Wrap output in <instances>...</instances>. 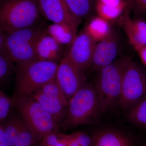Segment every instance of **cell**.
<instances>
[{
	"instance_id": "cell-15",
	"label": "cell",
	"mask_w": 146,
	"mask_h": 146,
	"mask_svg": "<svg viewBox=\"0 0 146 146\" xmlns=\"http://www.w3.org/2000/svg\"><path fill=\"white\" fill-rule=\"evenodd\" d=\"M31 96L51 115L59 125L63 123L67 115L68 103L38 91L35 92Z\"/></svg>"
},
{
	"instance_id": "cell-22",
	"label": "cell",
	"mask_w": 146,
	"mask_h": 146,
	"mask_svg": "<svg viewBox=\"0 0 146 146\" xmlns=\"http://www.w3.org/2000/svg\"><path fill=\"white\" fill-rule=\"evenodd\" d=\"M58 136L66 146H92V136L83 131H76L70 134L59 132Z\"/></svg>"
},
{
	"instance_id": "cell-9",
	"label": "cell",
	"mask_w": 146,
	"mask_h": 146,
	"mask_svg": "<svg viewBox=\"0 0 146 146\" xmlns=\"http://www.w3.org/2000/svg\"><path fill=\"white\" fill-rule=\"evenodd\" d=\"M41 14L53 23L64 24L76 33L81 21L73 15L64 0H37Z\"/></svg>"
},
{
	"instance_id": "cell-34",
	"label": "cell",
	"mask_w": 146,
	"mask_h": 146,
	"mask_svg": "<svg viewBox=\"0 0 146 146\" xmlns=\"http://www.w3.org/2000/svg\"><path fill=\"white\" fill-rule=\"evenodd\" d=\"M144 146H146V142L144 143Z\"/></svg>"
},
{
	"instance_id": "cell-10",
	"label": "cell",
	"mask_w": 146,
	"mask_h": 146,
	"mask_svg": "<svg viewBox=\"0 0 146 146\" xmlns=\"http://www.w3.org/2000/svg\"><path fill=\"white\" fill-rule=\"evenodd\" d=\"M68 54L69 59L83 70L91 67L96 41L85 29L76 35Z\"/></svg>"
},
{
	"instance_id": "cell-7",
	"label": "cell",
	"mask_w": 146,
	"mask_h": 146,
	"mask_svg": "<svg viewBox=\"0 0 146 146\" xmlns=\"http://www.w3.org/2000/svg\"><path fill=\"white\" fill-rule=\"evenodd\" d=\"M146 95V75L141 67L129 58L123 74L118 105L127 110Z\"/></svg>"
},
{
	"instance_id": "cell-13",
	"label": "cell",
	"mask_w": 146,
	"mask_h": 146,
	"mask_svg": "<svg viewBox=\"0 0 146 146\" xmlns=\"http://www.w3.org/2000/svg\"><path fill=\"white\" fill-rule=\"evenodd\" d=\"M91 136L92 146H138L133 136L114 129H102Z\"/></svg>"
},
{
	"instance_id": "cell-3",
	"label": "cell",
	"mask_w": 146,
	"mask_h": 146,
	"mask_svg": "<svg viewBox=\"0 0 146 146\" xmlns=\"http://www.w3.org/2000/svg\"><path fill=\"white\" fill-rule=\"evenodd\" d=\"M12 107L30 128L37 143L50 133L59 132V125L51 115L32 96L11 98Z\"/></svg>"
},
{
	"instance_id": "cell-19",
	"label": "cell",
	"mask_w": 146,
	"mask_h": 146,
	"mask_svg": "<svg viewBox=\"0 0 146 146\" xmlns=\"http://www.w3.org/2000/svg\"><path fill=\"white\" fill-rule=\"evenodd\" d=\"M72 13L77 19H82L91 15L98 0H64Z\"/></svg>"
},
{
	"instance_id": "cell-26",
	"label": "cell",
	"mask_w": 146,
	"mask_h": 146,
	"mask_svg": "<svg viewBox=\"0 0 146 146\" xmlns=\"http://www.w3.org/2000/svg\"><path fill=\"white\" fill-rule=\"evenodd\" d=\"M12 108L11 98L0 90V124L7 117Z\"/></svg>"
},
{
	"instance_id": "cell-11",
	"label": "cell",
	"mask_w": 146,
	"mask_h": 146,
	"mask_svg": "<svg viewBox=\"0 0 146 146\" xmlns=\"http://www.w3.org/2000/svg\"><path fill=\"white\" fill-rule=\"evenodd\" d=\"M119 39L117 34L111 31L105 38L96 44L91 67L98 72L113 63L117 55Z\"/></svg>"
},
{
	"instance_id": "cell-24",
	"label": "cell",
	"mask_w": 146,
	"mask_h": 146,
	"mask_svg": "<svg viewBox=\"0 0 146 146\" xmlns=\"http://www.w3.org/2000/svg\"><path fill=\"white\" fill-rule=\"evenodd\" d=\"M36 91H40L47 96L56 98L64 102L68 103V100L60 89L55 78L45 84Z\"/></svg>"
},
{
	"instance_id": "cell-36",
	"label": "cell",
	"mask_w": 146,
	"mask_h": 146,
	"mask_svg": "<svg viewBox=\"0 0 146 146\" xmlns=\"http://www.w3.org/2000/svg\"><path fill=\"white\" fill-rule=\"evenodd\" d=\"M4 1H5V0H4Z\"/></svg>"
},
{
	"instance_id": "cell-12",
	"label": "cell",
	"mask_w": 146,
	"mask_h": 146,
	"mask_svg": "<svg viewBox=\"0 0 146 146\" xmlns=\"http://www.w3.org/2000/svg\"><path fill=\"white\" fill-rule=\"evenodd\" d=\"M131 12L130 7L125 1L120 22L129 42L137 50L146 46V23L142 18H131Z\"/></svg>"
},
{
	"instance_id": "cell-16",
	"label": "cell",
	"mask_w": 146,
	"mask_h": 146,
	"mask_svg": "<svg viewBox=\"0 0 146 146\" xmlns=\"http://www.w3.org/2000/svg\"><path fill=\"white\" fill-rule=\"evenodd\" d=\"M22 117L12 107L10 113L1 123L8 146H14L21 127Z\"/></svg>"
},
{
	"instance_id": "cell-23",
	"label": "cell",
	"mask_w": 146,
	"mask_h": 146,
	"mask_svg": "<svg viewBox=\"0 0 146 146\" xmlns=\"http://www.w3.org/2000/svg\"><path fill=\"white\" fill-rule=\"evenodd\" d=\"M37 143L32 131L22 119L20 130L14 146H31Z\"/></svg>"
},
{
	"instance_id": "cell-1",
	"label": "cell",
	"mask_w": 146,
	"mask_h": 146,
	"mask_svg": "<svg viewBox=\"0 0 146 146\" xmlns=\"http://www.w3.org/2000/svg\"><path fill=\"white\" fill-rule=\"evenodd\" d=\"M46 28L39 22L31 27L5 33L4 55L18 67L36 61V42Z\"/></svg>"
},
{
	"instance_id": "cell-21",
	"label": "cell",
	"mask_w": 146,
	"mask_h": 146,
	"mask_svg": "<svg viewBox=\"0 0 146 146\" xmlns=\"http://www.w3.org/2000/svg\"><path fill=\"white\" fill-rule=\"evenodd\" d=\"M125 5V1L119 5L114 6L97 1L96 9L100 17L107 20H114L121 16Z\"/></svg>"
},
{
	"instance_id": "cell-4",
	"label": "cell",
	"mask_w": 146,
	"mask_h": 146,
	"mask_svg": "<svg viewBox=\"0 0 146 146\" xmlns=\"http://www.w3.org/2000/svg\"><path fill=\"white\" fill-rule=\"evenodd\" d=\"M37 0H5L0 5V30L4 33L39 23Z\"/></svg>"
},
{
	"instance_id": "cell-27",
	"label": "cell",
	"mask_w": 146,
	"mask_h": 146,
	"mask_svg": "<svg viewBox=\"0 0 146 146\" xmlns=\"http://www.w3.org/2000/svg\"><path fill=\"white\" fill-rule=\"evenodd\" d=\"M135 18L146 16V0H125Z\"/></svg>"
},
{
	"instance_id": "cell-20",
	"label": "cell",
	"mask_w": 146,
	"mask_h": 146,
	"mask_svg": "<svg viewBox=\"0 0 146 146\" xmlns=\"http://www.w3.org/2000/svg\"><path fill=\"white\" fill-rule=\"evenodd\" d=\"M85 30L96 42L104 39L111 31L108 21L100 16L93 18Z\"/></svg>"
},
{
	"instance_id": "cell-8",
	"label": "cell",
	"mask_w": 146,
	"mask_h": 146,
	"mask_svg": "<svg viewBox=\"0 0 146 146\" xmlns=\"http://www.w3.org/2000/svg\"><path fill=\"white\" fill-rule=\"evenodd\" d=\"M55 79L68 101L86 83L84 71L66 55L58 64Z\"/></svg>"
},
{
	"instance_id": "cell-33",
	"label": "cell",
	"mask_w": 146,
	"mask_h": 146,
	"mask_svg": "<svg viewBox=\"0 0 146 146\" xmlns=\"http://www.w3.org/2000/svg\"><path fill=\"white\" fill-rule=\"evenodd\" d=\"M4 0H0V5H1V3Z\"/></svg>"
},
{
	"instance_id": "cell-18",
	"label": "cell",
	"mask_w": 146,
	"mask_h": 146,
	"mask_svg": "<svg viewBox=\"0 0 146 146\" xmlns=\"http://www.w3.org/2000/svg\"><path fill=\"white\" fill-rule=\"evenodd\" d=\"M127 117L133 125L146 129V95L127 110Z\"/></svg>"
},
{
	"instance_id": "cell-29",
	"label": "cell",
	"mask_w": 146,
	"mask_h": 146,
	"mask_svg": "<svg viewBox=\"0 0 146 146\" xmlns=\"http://www.w3.org/2000/svg\"><path fill=\"white\" fill-rule=\"evenodd\" d=\"M0 146H8L2 126L0 124Z\"/></svg>"
},
{
	"instance_id": "cell-2",
	"label": "cell",
	"mask_w": 146,
	"mask_h": 146,
	"mask_svg": "<svg viewBox=\"0 0 146 146\" xmlns=\"http://www.w3.org/2000/svg\"><path fill=\"white\" fill-rule=\"evenodd\" d=\"M101 113L95 85L86 83L69 100L66 118L60 126L64 130H70L80 125L94 123Z\"/></svg>"
},
{
	"instance_id": "cell-30",
	"label": "cell",
	"mask_w": 146,
	"mask_h": 146,
	"mask_svg": "<svg viewBox=\"0 0 146 146\" xmlns=\"http://www.w3.org/2000/svg\"><path fill=\"white\" fill-rule=\"evenodd\" d=\"M98 1L110 5L117 6L123 2L125 0H98Z\"/></svg>"
},
{
	"instance_id": "cell-32",
	"label": "cell",
	"mask_w": 146,
	"mask_h": 146,
	"mask_svg": "<svg viewBox=\"0 0 146 146\" xmlns=\"http://www.w3.org/2000/svg\"><path fill=\"white\" fill-rule=\"evenodd\" d=\"M59 141H58V142L57 143H56L54 144V145H41V144L39 143L38 145H39V146H66L65 143L62 141V139L59 137Z\"/></svg>"
},
{
	"instance_id": "cell-35",
	"label": "cell",
	"mask_w": 146,
	"mask_h": 146,
	"mask_svg": "<svg viewBox=\"0 0 146 146\" xmlns=\"http://www.w3.org/2000/svg\"><path fill=\"white\" fill-rule=\"evenodd\" d=\"M39 146V145H37V146Z\"/></svg>"
},
{
	"instance_id": "cell-17",
	"label": "cell",
	"mask_w": 146,
	"mask_h": 146,
	"mask_svg": "<svg viewBox=\"0 0 146 146\" xmlns=\"http://www.w3.org/2000/svg\"><path fill=\"white\" fill-rule=\"evenodd\" d=\"M46 31L62 45L72 44L77 35V33L64 24L52 23L46 27Z\"/></svg>"
},
{
	"instance_id": "cell-5",
	"label": "cell",
	"mask_w": 146,
	"mask_h": 146,
	"mask_svg": "<svg viewBox=\"0 0 146 146\" xmlns=\"http://www.w3.org/2000/svg\"><path fill=\"white\" fill-rule=\"evenodd\" d=\"M129 58L115 60L98 72L96 83L102 112L118 104L121 95L123 74Z\"/></svg>"
},
{
	"instance_id": "cell-14",
	"label": "cell",
	"mask_w": 146,
	"mask_h": 146,
	"mask_svg": "<svg viewBox=\"0 0 146 146\" xmlns=\"http://www.w3.org/2000/svg\"><path fill=\"white\" fill-rule=\"evenodd\" d=\"M61 45L48 34L45 29L39 36L36 43L37 60L57 62L62 55Z\"/></svg>"
},
{
	"instance_id": "cell-6",
	"label": "cell",
	"mask_w": 146,
	"mask_h": 146,
	"mask_svg": "<svg viewBox=\"0 0 146 146\" xmlns=\"http://www.w3.org/2000/svg\"><path fill=\"white\" fill-rule=\"evenodd\" d=\"M58 65L54 61L37 60L18 67L13 95L31 96L41 86L55 78Z\"/></svg>"
},
{
	"instance_id": "cell-31",
	"label": "cell",
	"mask_w": 146,
	"mask_h": 146,
	"mask_svg": "<svg viewBox=\"0 0 146 146\" xmlns=\"http://www.w3.org/2000/svg\"><path fill=\"white\" fill-rule=\"evenodd\" d=\"M5 33L0 30V54L3 55V44Z\"/></svg>"
},
{
	"instance_id": "cell-28",
	"label": "cell",
	"mask_w": 146,
	"mask_h": 146,
	"mask_svg": "<svg viewBox=\"0 0 146 146\" xmlns=\"http://www.w3.org/2000/svg\"><path fill=\"white\" fill-rule=\"evenodd\" d=\"M136 50L139 54L141 60L146 67V46L141 47Z\"/></svg>"
},
{
	"instance_id": "cell-25",
	"label": "cell",
	"mask_w": 146,
	"mask_h": 146,
	"mask_svg": "<svg viewBox=\"0 0 146 146\" xmlns=\"http://www.w3.org/2000/svg\"><path fill=\"white\" fill-rule=\"evenodd\" d=\"M15 70L13 62L5 56L0 54V84L6 81Z\"/></svg>"
}]
</instances>
